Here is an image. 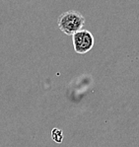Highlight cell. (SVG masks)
<instances>
[{"mask_svg":"<svg viewBox=\"0 0 139 147\" xmlns=\"http://www.w3.org/2000/svg\"><path fill=\"white\" fill-rule=\"evenodd\" d=\"M85 24V17L81 13L75 10L63 12L58 17L57 25L62 33L67 36H73L83 30Z\"/></svg>","mask_w":139,"mask_h":147,"instance_id":"6da1fadb","label":"cell"},{"mask_svg":"<svg viewBox=\"0 0 139 147\" xmlns=\"http://www.w3.org/2000/svg\"><path fill=\"white\" fill-rule=\"evenodd\" d=\"M74 51L79 54H85L90 51L94 47V36L88 30H81L72 36Z\"/></svg>","mask_w":139,"mask_h":147,"instance_id":"7a4b0ae2","label":"cell"},{"mask_svg":"<svg viewBox=\"0 0 139 147\" xmlns=\"http://www.w3.org/2000/svg\"><path fill=\"white\" fill-rule=\"evenodd\" d=\"M51 137H52V139L54 140L56 143H61L62 140H63V133H62V130L57 127H54L51 130Z\"/></svg>","mask_w":139,"mask_h":147,"instance_id":"3957f363","label":"cell"}]
</instances>
